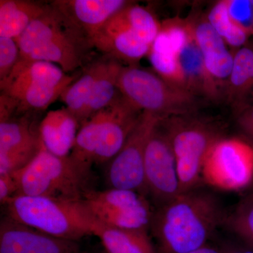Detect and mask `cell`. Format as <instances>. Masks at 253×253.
<instances>
[{
    "label": "cell",
    "instance_id": "obj_33",
    "mask_svg": "<svg viewBox=\"0 0 253 253\" xmlns=\"http://www.w3.org/2000/svg\"><path fill=\"white\" fill-rule=\"evenodd\" d=\"M19 190L18 172L0 175V202L3 206L11 198L18 194Z\"/></svg>",
    "mask_w": 253,
    "mask_h": 253
},
{
    "label": "cell",
    "instance_id": "obj_6",
    "mask_svg": "<svg viewBox=\"0 0 253 253\" xmlns=\"http://www.w3.org/2000/svg\"><path fill=\"white\" fill-rule=\"evenodd\" d=\"M118 88L123 99L142 112L166 119L194 114L199 98L169 84L156 73L137 66H123L118 78Z\"/></svg>",
    "mask_w": 253,
    "mask_h": 253
},
{
    "label": "cell",
    "instance_id": "obj_17",
    "mask_svg": "<svg viewBox=\"0 0 253 253\" xmlns=\"http://www.w3.org/2000/svg\"><path fill=\"white\" fill-rule=\"evenodd\" d=\"M81 125L66 108L50 111L39 126L42 144L51 154L59 157L71 156Z\"/></svg>",
    "mask_w": 253,
    "mask_h": 253
},
{
    "label": "cell",
    "instance_id": "obj_1",
    "mask_svg": "<svg viewBox=\"0 0 253 253\" xmlns=\"http://www.w3.org/2000/svg\"><path fill=\"white\" fill-rule=\"evenodd\" d=\"M226 212L217 196L202 186L180 193L156 208L150 230L158 253H187L208 244L224 226Z\"/></svg>",
    "mask_w": 253,
    "mask_h": 253
},
{
    "label": "cell",
    "instance_id": "obj_30",
    "mask_svg": "<svg viewBox=\"0 0 253 253\" xmlns=\"http://www.w3.org/2000/svg\"><path fill=\"white\" fill-rule=\"evenodd\" d=\"M148 55L156 74L169 84L189 91L185 75L178 55L158 52L151 49Z\"/></svg>",
    "mask_w": 253,
    "mask_h": 253
},
{
    "label": "cell",
    "instance_id": "obj_29",
    "mask_svg": "<svg viewBox=\"0 0 253 253\" xmlns=\"http://www.w3.org/2000/svg\"><path fill=\"white\" fill-rule=\"evenodd\" d=\"M224 226L241 243L253 249V197L248 195L231 212H228Z\"/></svg>",
    "mask_w": 253,
    "mask_h": 253
},
{
    "label": "cell",
    "instance_id": "obj_19",
    "mask_svg": "<svg viewBox=\"0 0 253 253\" xmlns=\"http://www.w3.org/2000/svg\"><path fill=\"white\" fill-rule=\"evenodd\" d=\"M122 67L121 62L109 56L102 60V66L82 116L81 126L95 113L111 106L121 96L118 78Z\"/></svg>",
    "mask_w": 253,
    "mask_h": 253
},
{
    "label": "cell",
    "instance_id": "obj_8",
    "mask_svg": "<svg viewBox=\"0 0 253 253\" xmlns=\"http://www.w3.org/2000/svg\"><path fill=\"white\" fill-rule=\"evenodd\" d=\"M82 201L95 221L103 225L133 230L150 229L154 210L146 196L136 191L91 189Z\"/></svg>",
    "mask_w": 253,
    "mask_h": 253
},
{
    "label": "cell",
    "instance_id": "obj_28",
    "mask_svg": "<svg viewBox=\"0 0 253 253\" xmlns=\"http://www.w3.org/2000/svg\"><path fill=\"white\" fill-rule=\"evenodd\" d=\"M72 84V83H71ZM69 84L59 86L29 85L11 96L18 103V112L26 110H44L60 99Z\"/></svg>",
    "mask_w": 253,
    "mask_h": 253
},
{
    "label": "cell",
    "instance_id": "obj_15",
    "mask_svg": "<svg viewBox=\"0 0 253 253\" xmlns=\"http://www.w3.org/2000/svg\"><path fill=\"white\" fill-rule=\"evenodd\" d=\"M130 1L125 0H59L52 3L90 40L105 23Z\"/></svg>",
    "mask_w": 253,
    "mask_h": 253
},
{
    "label": "cell",
    "instance_id": "obj_32",
    "mask_svg": "<svg viewBox=\"0 0 253 253\" xmlns=\"http://www.w3.org/2000/svg\"><path fill=\"white\" fill-rule=\"evenodd\" d=\"M231 18L241 26L253 31V1L226 0Z\"/></svg>",
    "mask_w": 253,
    "mask_h": 253
},
{
    "label": "cell",
    "instance_id": "obj_12",
    "mask_svg": "<svg viewBox=\"0 0 253 253\" xmlns=\"http://www.w3.org/2000/svg\"><path fill=\"white\" fill-rule=\"evenodd\" d=\"M194 38L204 57L205 65L221 89L229 79L234 63V52L228 49L223 38L212 28L207 16L195 14L189 16Z\"/></svg>",
    "mask_w": 253,
    "mask_h": 253
},
{
    "label": "cell",
    "instance_id": "obj_14",
    "mask_svg": "<svg viewBox=\"0 0 253 253\" xmlns=\"http://www.w3.org/2000/svg\"><path fill=\"white\" fill-rule=\"evenodd\" d=\"M142 113L121 95L118 97L111 105V113L105 123L94 163L108 162L119 153L140 121Z\"/></svg>",
    "mask_w": 253,
    "mask_h": 253
},
{
    "label": "cell",
    "instance_id": "obj_26",
    "mask_svg": "<svg viewBox=\"0 0 253 253\" xmlns=\"http://www.w3.org/2000/svg\"><path fill=\"white\" fill-rule=\"evenodd\" d=\"M102 60L95 61L88 66L83 76L70 84L60 97L66 104V109L77 118L80 125L95 81L102 66Z\"/></svg>",
    "mask_w": 253,
    "mask_h": 253
},
{
    "label": "cell",
    "instance_id": "obj_10",
    "mask_svg": "<svg viewBox=\"0 0 253 253\" xmlns=\"http://www.w3.org/2000/svg\"><path fill=\"white\" fill-rule=\"evenodd\" d=\"M162 121L151 133L145 152V185L156 208L180 194L175 157Z\"/></svg>",
    "mask_w": 253,
    "mask_h": 253
},
{
    "label": "cell",
    "instance_id": "obj_36",
    "mask_svg": "<svg viewBox=\"0 0 253 253\" xmlns=\"http://www.w3.org/2000/svg\"><path fill=\"white\" fill-rule=\"evenodd\" d=\"M187 253H224L221 248L214 247L209 244Z\"/></svg>",
    "mask_w": 253,
    "mask_h": 253
},
{
    "label": "cell",
    "instance_id": "obj_21",
    "mask_svg": "<svg viewBox=\"0 0 253 253\" xmlns=\"http://www.w3.org/2000/svg\"><path fill=\"white\" fill-rule=\"evenodd\" d=\"M94 236L107 253H158L148 230L118 229L97 222Z\"/></svg>",
    "mask_w": 253,
    "mask_h": 253
},
{
    "label": "cell",
    "instance_id": "obj_22",
    "mask_svg": "<svg viewBox=\"0 0 253 253\" xmlns=\"http://www.w3.org/2000/svg\"><path fill=\"white\" fill-rule=\"evenodd\" d=\"M48 6L27 0L0 1V37L16 40Z\"/></svg>",
    "mask_w": 253,
    "mask_h": 253
},
{
    "label": "cell",
    "instance_id": "obj_35",
    "mask_svg": "<svg viewBox=\"0 0 253 253\" xmlns=\"http://www.w3.org/2000/svg\"><path fill=\"white\" fill-rule=\"evenodd\" d=\"M221 249L224 253H253V249L241 243V244H226Z\"/></svg>",
    "mask_w": 253,
    "mask_h": 253
},
{
    "label": "cell",
    "instance_id": "obj_23",
    "mask_svg": "<svg viewBox=\"0 0 253 253\" xmlns=\"http://www.w3.org/2000/svg\"><path fill=\"white\" fill-rule=\"evenodd\" d=\"M41 141L27 118L12 117L0 122V153L38 152Z\"/></svg>",
    "mask_w": 253,
    "mask_h": 253
},
{
    "label": "cell",
    "instance_id": "obj_38",
    "mask_svg": "<svg viewBox=\"0 0 253 253\" xmlns=\"http://www.w3.org/2000/svg\"><path fill=\"white\" fill-rule=\"evenodd\" d=\"M250 195H251V196H252L253 197V190L252 191V192H251V194H250Z\"/></svg>",
    "mask_w": 253,
    "mask_h": 253
},
{
    "label": "cell",
    "instance_id": "obj_16",
    "mask_svg": "<svg viewBox=\"0 0 253 253\" xmlns=\"http://www.w3.org/2000/svg\"><path fill=\"white\" fill-rule=\"evenodd\" d=\"M73 82L74 78L54 63L18 60L12 72L6 81L0 83V86L1 93L12 96L29 85L59 86Z\"/></svg>",
    "mask_w": 253,
    "mask_h": 253
},
{
    "label": "cell",
    "instance_id": "obj_31",
    "mask_svg": "<svg viewBox=\"0 0 253 253\" xmlns=\"http://www.w3.org/2000/svg\"><path fill=\"white\" fill-rule=\"evenodd\" d=\"M19 56L20 49L16 40L0 37V83L9 77Z\"/></svg>",
    "mask_w": 253,
    "mask_h": 253
},
{
    "label": "cell",
    "instance_id": "obj_34",
    "mask_svg": "<svg viewBox=\"0 0 253 253\" xmlns=\"http://www.w3.org/2000/svg\"><path fill=\"white\" fill-rule=\"evenodd\" d=\"M236 123L248 141L253 145V105L246 106L236 113Z\"/></svg>",
    "mask_w": 253,
    "mask_h": 253
},
{
    "label": "cell",
    "instance_id": "obj_20",
    "mask_svg": "<svg viewBox=\"0 0 253 253\" xmlns=\"http://www.w3.org/2000/svg\"><path fill=\"white\" fill-rule=\"evenodd\" d=\"M234 63L229 79L224 87L226 101L236 109V113L244 108L246 98L251 94L253 74V44L233 51Z\"/></svg>",
    "mask_w": 253,
    "mask_h": 253
},
{
    "label": "cell",
    "instance_id": "obj_11",
    "mask_svg": "<svg viewBox=\"0 0 253 253\" xmlns=\"http://www.w3.org/2000/svg\"><path fill=\"white\" fill-rule=\"evenodd\" d=\"M0 253H81L77 241L59 239L4 216L0 222Z\"/></svg>",
    "mask_w": 253,
    "mask_h": 253
},
{
    "label": "cell",
    "instance_id": "obj_2",
    "mask_svg": "<svg viewBox=\"0 0 253 253\" xmlns=\"http://www.w3.org/2000/svg\"><path fill=\"white\" fill-rule=\"evenodd\" d=\"M16 41L18 60L52 63L65 73L83 66L88 49L94 47L88 37L52 4Z\"/></svg>",
    "mask_w": 253,
    "mask_h": 253
},
{
    "label": "cell",
    "instance_id": "obj_37",
    "mask_svg": "<svg viewBox=\"0 0 253 253\" xmlns=\"http://www.w3.org/2000/svg\"><path fill=\"white\" fill-rule=\"evenodd\" d=\"M253 91V74L252 77V81H251V93H252Z\"/></svg>",
    "mask_w": 253,
    "mask_h": 253
},
{
    "label": "cell",
    "instance_id": "obj_9",
    "mask_svg": "<svg viewBox=\"0 0 253 253\" xmlns=\"http://www.w3.org/2000/svg\"><path fill=\"white\" fill-rule=\"evenodd\" d=\"M162 120L152 113L143 112L126 144L109 163L106 179L110 188L131 190L147 196L144 180L145 152L151 133Z\"/></svg>",
    "mask_w": 253,
    "mask_h": 253
},
{
    "label": "cell",
    "instance_id": "obj_7",
    "mask_svg": "<svg viewBox=\"0 0 253 253\" xmlns=\"http://www.w3.org/2000/svg\"><path fill=\"white\" fill-rule=\"evenodd\" d=\"M203 184L224 191H239L253 181V145L239 137L223 136L208 151Z\"/></svg>",
    "mask_w": 253,
    "mask_h": 253
},
{
    "label": "cell",
    "instance_id": "obj_3",
    "mask_svg": "<svg viewBox=\"0 0 253 253\" xmlns=\"http://www.w3.org/2000/svg\"><path fill=\"white\" fill-rule=\"evenodd\" d=\"M5 216L59 239L77 241L94 235L97 222L83 201L16 195L4 205Z\"/></svg>",
    "mask_w": 253,
    "mask_h": 253
},
{
    "label": "cell",
    "instance_id": "obj_13",
    "mask_svg": "<svg viewBox=\"0 0 253 253\" xmlns=\"http://www.w3.org/2000/svg\"><path fill=\"white\" fill-rule=\"evenodd\" d=\"M94 47L128 66H136L151 46L113 16L91 39Z\"/></svg>",
    "mask_w": 253,
    "mask_h": 253
},
{
    "label": "cell",
    "instance_id": "obj_18",
    "mask_svg": "<svg viewBox=\"0 0 253 253\" xmlns=\"http://www.w3.org/2000/svg\"><path fill=\"white\" fill-rule=\"evenodd\" d=\"M179 59L191 94L211 101L221 99L222 91L220 86L208 73L201 50L195 41L194 33L179 53Z\"/></svg>",
    "mask_w": 253,
    "mask_h": 253
},
{
    "label": "cell",
    "instance_id": "obj_24",
    "mask_svg": "<svg viewBox=\"0 0 253 253\" xmlns=\"http://www.w3.org/2000/svg\"><path fill=\"white\" fill-rule=\"evenodd\" d=\"M111 106L95 113L80 127L71 156L77 162L91 168Z\"/></svg>",
    "mask_w": 253,
    "mask_h": 253
},
{
    "label": "cell",
    "instance_id": "obj_39",
    "mask_svg": "<svg viewBox=\"0 0 253 253\" xmlns=\"http://www.w3.org/2000/svg\"></svg>",
    "mask_w": 253,
    "mask_h": 253
},
{
    "label": "cell",
    "instance_id": "obj_4",
    "mask_svg": "<svg viewBox=\"0 0 253 253\" xmlns=\"http://www.w3.org/2000/svg\"><path fill=\"white\" fill-rule=\"evenodd\" d=\"M90 169L71 156L61 158L51 154L41 143L34 158L18 171L17 195L81 201L91 190Z\"/></svg>",
    "mask_w": 253,
    "mask_h": 253
},
{
    "label": "cell",
    "instance_id": "obj_27",
    "mask_svg": "<svg viewBox=\"0 0 253 253\" xmlns=\"http://www.w3.org/2000/svg\"><path fill=\"white\" fill-rule=\"evenodd\" d=\"M117 14L126 27L132 30L145 42L152 45L161 30V24L149 10L130 1Z\"/></svg>",
    "mask_w": 253,
    "mask_h": 253
},
{
    "label": "cell",
    "instance_id": "obj_5",
    "mask_svg": "<svg viewBox=\"0 0 253 253\" xmlns=\"http://www.w3.org/2000/svg\"><path fill=\"white\" fill-rule=\"evenodd\" d=\"M195 114L162 121L175 157L180 193L202 186L203 166L208 151L224 136L217 123Z\"/></svg>",
    "mask_w": 253,
    "mask_h": 253
},
{
    "label": "cell",
    "instance_id": "obj_25",
    "mask_svg": "<svg viewBox=\"0 0 253 253\" xmlns=\"http://www.w3.org/2000/svg\"><path fill=\"white\" fill-rule=\"evenodd\" d=\"M208 21L234 51L247 44L252 32L231 18L225 1H218L207 16Z\"/></svg>",
    "mask_w": 253,
    "mask_h": 253
}]
</instances>
